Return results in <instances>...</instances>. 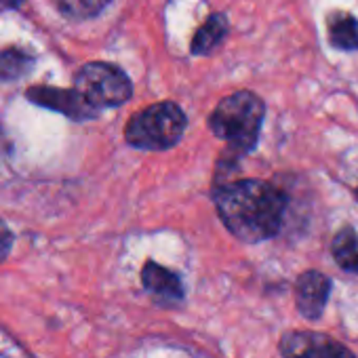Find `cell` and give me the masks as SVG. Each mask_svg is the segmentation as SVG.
<instances>
[{
  "instance_id": "1",
  "label": "cell",
  "mask_w": 358,
  "mask_h": 358,
  "mask_svg": "<svg viewBox=\"0 0 358 358\" xmlns=\"http://www.w3.org/2000/svg\"><path fill=\"white\" fill-rule=\"evenodd\" d=\"M224 226L243 243L276 236L287 213V194L262 179H238L213 192Z\"/></svg>"
},
{
  "instance_id": "2",
  "label": "cell",
  "mask_w": 358,
  "mask_h": 358,
  "mask_svg": "<svg viewBox=\"0 0 358 358\" xmlns=\"http://www.w3.org/2000/svg\"><path fill=\"white\" fill-rule=\"evenodd\" d=\"M264 116L266 106L259 95L251 91H236L217 103L209 116V127L215 137L228 143L226 154L245 156L257 145Z\"/></svg>"
},
{
  "instance_id": "3",
  "label": "cell",
  "mask_w": 358,
  "mask_h": 358,
  "mask_svg": "<svg viewBox=\"0 0 358 358\" xmlns=\"http://www.w3.org/2000/svg\"><path fill=\"white\" fill-rule=\"evenodd\" d=\"M186 127L188 118L184 110L173 101H162L133 114L124 127V139L137 150L162 152L182 139Z\"/></svg>"
},
{
  "instance_id": "4",
  "label": "cell",
  "mask_w": 358,
  "mask_h": 358,
  "mask_svg": "<svg viewBox=\"0 0 358 358\" xmlns=\"http://www.w3.org/2000/svg\"><path fill=\"white\" fill-rule=\"evenodd\" d=\"M74 89L97 110L118 108L133 97V83L114 64L91 62L74 74Z\"/></svg>"
},
{
  "instance_id": "5",
  "label": "cell",
  "mask_w": 358,
  "mask_h": 358,
  "mask_svg": "<svg viewBox=\"0 0 358 358\" xmlns=\"http://www.w3.org/2000/svg\"><path fill=\"white\" fill-rule=\"evenodd\" d=\"M26 99L32 101L34 106L64 114L72 120H93L101 112L95 106H91L74 87L72 89H57V87L34 85L26 91Z\"/></svg>"
},
{
  "instance_id": "6",
  "label": "cell",
  "mask_w": 358,
  "mask_h": 358,
  "mask_svg": "<svg viewBox=\"0 0 358 358\" xmlns=\"http://www.w3.org/2000/svg\"><path fill=\"white\" fill-rule=\"evenodd\" d=\"M278 348L282 358H356L337 339L314 331H289Z\"/></svg>"
},
{
  "instance_id": "7",
  "label": "cell",
  "mask_w": 358,
  "mask_h": 358,
  "mask_svg": "<svg viewBox=\"0 0 358 358\" xmlns=\"http://www.w3.org/2000/svg\"><path fill=\"white\" fill-rule=\"evenodd\" d=\"M331 295V278L318 270L303 272L295 282V303L303 318H320Z\"/></svg>"
},
{
  "instance_id": "8",
  "label": "cell",
  "mask_w": 358,
  "mask_h": 358,
  "mask_svg": "<svg viewBox=\"0 0 358 358\" xmlns=\"http://www.w3.org/2000/svg\"><path fill=\"white\" fill-rule=\"evenodd\" d=\"M141 282H143V287L152 295H156L160 299H169V301L171 299H182L184 293H186L182 278H179L175 272L162 268L156 262H148L143 266V270H141Z\"/></svg>"
},
{
  "instance_id": "9",
  "label": "cell",
  "mask_w": 358,
  "mask_h": 358,
  "mask_svg": "<svg viewBox=\"0 0 358 358\" xmlns=\"http://www.w3.org/2000/svg\"><path fill=\"white\" fill-rule=\"evenodd\" d=\"M329 41L335 49L358 51V20L345 11H335L327 20Z\"/></svg>"
},
{
  "instance_id": "10",
  "label": "cell",
  "mask_w": 358,
  "mask_h": 358,
  "mask_svg": "<svg viewBox=\"0 0 358 358\" xmlns=\"http://www.w3.org/2000/svg\"><path fill=\"white\" fill-rule=\"evenodd\" d=\"M331 253L335 264L348 272V274H358V232L350 226L341 228L333 243H331Z\"/></svg>"
},
{
  "instance_id": "11",
  "label": "cell",
  "mask_w": 358,
  "mask_h": 358,
  "mask_svg": "<svg viewBox=\"0 0 358 358\" xmlns=\"http://www.w3.org/2000/svg\"><path fill=\"white\" fill-rule=\"evenodd\" d=\"M228 34V17L222 13H213L194 34L190 51L194 55H209Z\"/></svg>"
},
{
  "instance_id": "12",
  "label": "cell",
  "mask_w": 358,
  "mask_h": 358,
  "mask_svg": "<svg viewBox=\"0 0 358 358\" xmlns=\"http://www.w3.org/2000/svg\"><path fill=\"white\" fill-rule=\"evenodd\" d=\"M36 57L20 47H7L0 51V80H20L34 68Z\"/></svg>"
},
{
  "instance_id": "13",
  "label": "cell",
  "mask_w": 358,
  "mask_h": 358,
  "mask_svg": "<svg viewBox=\"0 0 358 358\" xmlns=\"http://www.w3.org/2000/svg\"><path fill=\"white\" fill-rule=\"evenodd\" d=\"M57 9L68 20H93L97 17L112 0H55Z\"/></svg>"
},
{
  "instance_id": "14",
  "label": "cell",
  "mask_w": 358,
  "mask_h": 358,
  "mask_svg": "<svg viewBox=\"0 0 358 358\" xmlns=\"http://www.w3.org/2000/svg\"><path fill=\"white\" fill-rule=\"evenodd\" d=\"M13 249V232L11 228L0 220V264H3Z\"/></svg>"
},
{
  "instance_id": "15",
  "label": "cell",
  "mask_w": 358,
  "mask_h": 358,
  "mask_svg": "<svg viewBox=\"0 0 358 358\" xmlns=\"http://www.w3.org/2000/svg\"><path fill=\"white\" fill-rule=\"evenodd\" d=\"M24 5V0H0V7L3 9H20Z\"/></svg>"
},
{
  "instance_id": "16",
  "label": "cell",
  "mask_w": 358,
  "mask_h": 358,
  "mask_svg": "<svg viewBox=\"0 0 358 358\" xmlns=\"http://www.w3.org/2000/svg\"><path fill=\"white\" fill-rule=\"evenodd\" d=\"M356 199H358V190H356Z\"/></svg>"
}]
</instances>
